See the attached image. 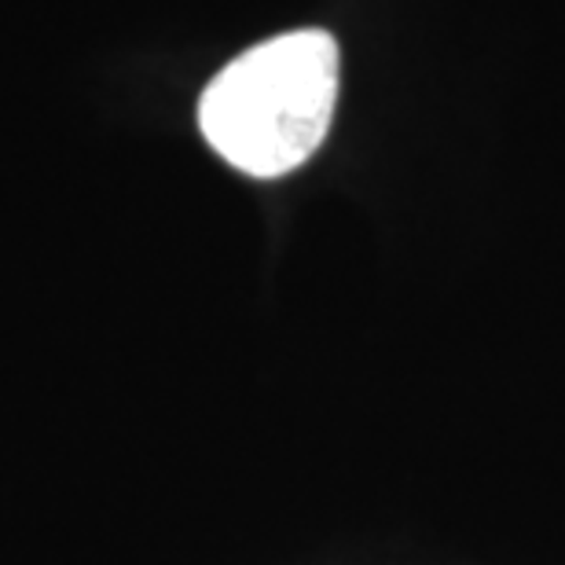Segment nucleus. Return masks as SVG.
Returning a JSON list of instances; mask_svg holds the SVG:
<instances>
[{"mask_svg": "<svg viewBox=\"0 0 565 565\" xmlns=\"http://www.w3.org/2000/svg\"><path fill=\"white\" fill-rule=\"evenodd\" d=\"M338 107V44L290 30L243 52L206 85L199 129L246 177H287L320 151Z\"/></svg>", "mask_w": 565, "mask_h": 565, "instance_id": "obj_1", "label": "nucleus"}]
</instances>
